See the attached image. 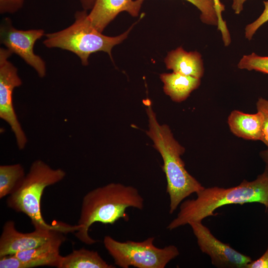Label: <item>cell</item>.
<instances>
[{
	"mask_svg": "<svg viewBox=\"0 0 268 268\" xmlns=\"http://www.w3.org/2000/svg\"><path fill=\"white\" fill-rule=\"evenodd\" d=\"M196 194L195 199L181 202L177 216L167 225V229L172 230L192 221H202L225 205L260 203L268 212V172L264 170L254 180H244L235 187H204Z\"/></svg>",
	"mask_w": 268,
	"mask_h": 268,
	"instance_id": "cell-1",
	"label": "cell"
},
{
	"mask_svg": "<svg viewBox=\"0 0 268 268\" xmlns=\"http://www.w3.org/2000/svg\"><path fill=\"white\" fill-rule=\"evenodd\" d=\"M143 207L144 199L133 186L110 183L96 188L83 198L77 223L80 228L75 232V236L85 244H93L97 241L88 233L93 223L113 224L120 219L128 221L127 208L142 210Z\"/></svg>",
	"mask_w": 268,
	"mask_h": 268,
	"instance_id": "cell-2",
	"label": "cell"
},
{
	"mask_svg": "<svg viewBox=\"0 0 268 268\" xmlns=\"http://www.w3.org/2000/svg\"><path fill=\"white\" fill-rule=\"evenodd\" d=\"M146 106L148 118V130L146 133L163 159L162 169L170 200L169 212L172 214L184 200L204 187L186 170L181 158L185 148L175 139L169 126L159 124L150 103H146Z\"/></svg>",
	"mask_w": 268,
	"mask_h": 268,
	"instance_id": "cell-3",
	"label": "cell"
},
{
	"mask_svg": "<svg viewBox=\"0 0 268 268\" xmlns=\"http://www.w3.org/2000/svg\"><path fill=\"white\" fill-rule=\"evenodd\" d=\"M66 175V172L62 169H53L41 160L34 161L20 185L8 196L7 206L26 214L35 229L55 230L66 234L75 232L80 229L79 225H72L63 222L49 224L41 211V201L45 189L60 182Z\"/></svg>",
	"mask_w": 268,
	"mask_h": 268,
	"instance_id": "cell-4",
	"label": "cell"
},
{
	"mask_svg": "<svg viewBox=\"0 0 268 268\" xmlns=\"http://www.w3.org/2000/svg\"><path fill=\"white\" fill-rule=\"evenodd\" d=\"M133 26L118 36H105L92 25L84 10L76 13L74 22L67 28L46 34L43 43L48 48H59L73 53L83 66H87L90 55L96 52H106L112 59V48L127 38Z\"/></svg>",
	"mask_w": 268,
	"mask_h": 268,
	"instance_id": "cell-5",
	"label": "cell"
},
{
	"mask_svg": "<svg viewBox=\"0 0 268 268\" xmlns=\"http://www.w3.org/2000/svg\"><path fill=\"white\" fill-rule=\"evenodd\" d=\"M154 240L151 237L140 242H121L106 235L103 244L115 264L120 268H164L180 252L173 245L158 248L154 244Z\"/></svg>",
	"mask_w": 268,
	"mask_h": 268,
	"instance_id": "cell-6",
	"label": "cell"
},
{
	"mask_svg": "<svg viewBox=\"0 0 268 268\" xmlns=\"http://www.w3.org/2000/svg\"><path fill=\"white\" fill-rule=\"evenodd\" d=\"M12 53L8 49H0V118L10 127L18 148L22 150L27 143V138L18 121L13 104L15 88L22 82L17 68L8 61Z\"/></svg>",
	"mask_w": 268,
	"mask_h": 268,
	"instance_id": "cell-7",
	"label": "cell"
},
{
	"mask_svg": "<svg viewBox=\"0 0 268 268\" xmlns=\"http://www.w3.org/2000/svg\"><path fill=\"white\" fill-rule=\"evenodd\" d=\"M189 225L200 249L209 257L213 266L220 268H246L252 261L250 257L218 240L202 221H192Z\"/></svg>",
	"mask_w": 268,
	"mask_h": 268,
	"instance_id": "cell-8",
	"label": "cell"
},
{
	"mask_svg": "<svg viewBox=\"0 0 268 268\" xmlns=\"http://www.w3.org/2000/svg\"><path fill=\"white\" fill-rule=\"evenodd\" d=\"M0 34L1 43L7 49L32 67L39 77L46 75L45 62L34 52L35 42L44 35L43 29L18 30L12 26L9 19L6 18L0 26Z\"/></svg>",
	"mask_w": 268,
	"mask_h": 268,
	"instance_id": "cell-9",
	"label": "cell"
},
{
	"mask_svg": "<svg viewBox=\"0 0 268 268\" xmlns=\"http://www.w3.org/2000/svg\"><path fill=\"white\" fill-rule=\"evenodd\" d=\"M58 232L35 229L30 233H21L16 230L13 221H7L3 225L0 237V257L35 248Z\"/></svg>",
	"mask_w": 268,
	"mask_h": 268,
	"instance_id": "cell-10",
	"label": "cell"
},
{
	"mask_svg": "<svg viewBox=\"0 0 268 268\" xmlns=\"http://www.w3.org/2000/svg\"><path fill=\"white\" fill-rule=\"evenodd\" d=\"M144 0H96L88 18L92 25L102 32L121 12L137 16Z\"/></svg>",
	"mask_w": 268,
	"mask_h": 268,
	"instance_id": "cell-11",
	"label": "cell"
},
{
	"mask_svg": "<svg viewBox=\"0 0 268 268\" xmlns=\"http://www.w3.org/2000/svg\"><path fill=\"white\" fill-rule=\"evenodd\" d=\"M66 234L58 232L42 244L15 255L24 263L26 268L49 266L59 268L63 256L60 249L65 241Z\"/></svg>",
	"mask_w": 268,
	"mask_h": 268,
	"instance_id": "cell-12",
	"label": "cell"
},
{
	"mask_svg": "<svg viewBox=\"0 0 268 268\" xmlns=\"http://www.w3.org/2000/svg\"><path fill=\"white\" fill-rule=\"evenodd\" d=\"M227 122L230 131L236 136L247 140L261 141L264 117L260 112L248 114L233 110Z\"/></svg>",
	"mask_w": 268,
	"mask_h": 268,
	"instance_id": "cell-13",
	"label": "cell"
},
{
	"mask_svg": "<svg viewBox=\"0 0 268 268\" xmlns=\"http://www.w3.org/2000/svg\"><path fill=\"white\" fill-rule=\"evenodd\" d=\"M168 69L173 72L201 78L204 68L201 55L197 51L187 52L182 47L170 52L165 59Z\"/></svg>",
	"mask_w": 268,
	"mask_h": 268,
	"instance_id": "cell-14",
	"label": "cell"
},
{
	"mask_svg": "<svg viewBox=\"0 0 268 268\" xmlns=\"http://www.w3.org/2000/svg\"><path fill=\"white\" fill-rule=\"evenodd\" d=\"M160 79L165 94L176 102L185 100L201 84V78L174 72L161 74Z\"/></svg>",
	"mask_w": 268,
	"mask_h": 268,
	"instance_id": "cell-15",
	"label": "cell"
},
{
	"mask_svg": "<svg viewBox=\"0 0 268 268\" xmlns=\"http://www.w3.org/2000/svg\"><path fill=\"white\" fill-rule=\"evenodd\" d=\"M100 256L97 251L85 248L74 250L63 256L59 268H114Z\"/></svg>",
	"mask_w": 268,
	"mask_h": 268,
	"instance_id": "cell-16",
	"label": "cell"
},
{
	"mask_svg": "<svg viewBox=\"0 0 268 268\" xmlns=\"http://www.w3.org/2000/svg\"><path fill=\"white\" fill-rule=\"evenodd\" d=\"M20 163L0 166V199L11 195L25 176Z\"/></svg>",
	"mask_w": 268,
	"mask_h": 268,
	"instance_id": "cell-17",
	"label": "cell"
},
{
	"mask_svg": "<svg viewBox=\"0 0 268 268\" xmlns=\"http://www.w3.org/2000/svg\"><path fill=\"white\" fill-rule=\"evenodd\" d=\"M240 69L255 70L268 74V57L260 56L254 53L244 55L238 64Z\"/></svg>",
	"mask_w": 268,
	"mask_h": 268,
	"instance_id": "cell-18",
	"label": "cell"
},
{
	"mask_svg": "<svg viewBox=\"0 0 268 268\" xmlns=\"http://www.w3.org/2000/svg\"><path fill=\"white\" fill-rule=\"evenodd\" d=\"M195 5L201 12L200 18L205 24L217 25L218 19L213 0H186Z\"/></svg>",
	"mask_w": 268,
	"mask_h": 268,
	"instance_id": "cell-19",
	"label": "cell"
},
{
	"mask_svg": "<svg viewBox=\"0 0 268 268\" xmlns=\"http://www.w3.org/2000/svg\"><path fill=\"white\" fill-rule=\"evenodd\" d=\"M257 111L260 112L264 117L262 141L268 147V100L259 98L256 103Z\"/></svg>",
	"mask_w": 268,
	"mask_h": 268,
	"instance_id": "cell-20",
	"label": "cell"
},
{
	"mask_svg": "<svg viewBox=\"0 0 268 268\" xmlns=\"http://www.w3.org/2000/svg\"><path fill=\"white\" fill-rule=\"evenodd\" d=\"M213 0L218 19V30H220L221 32L222 39L225 46H227L231 42V39L226 22L223 20L222 17V12L224 10V6L221 3L219 0Z\"/></svg>",
	"mask_w": 268,
	"mask_h": 268,
	"instance_id": "cell-21",
	"label": "cell"
},
{
	"mask_svg": "<svg viewBox=\"0 0 268 268\" xmlns=\"http://www.w3.org/2000/svg\"><path fill=\"white\" fill-rule=\"evenodd\" d=\"M265 9L262 14L255 21L248 24L245 28V37L250 40L256 31L268 21V1H264Z\"/></svg>",
	"mask_w": 268,
	"mask_h": 268,
	"instance_id": "cell-22",
	"label": "cell"
},
{
	"mask_svg": "<svg viewBox=\"0 0 268 268\" xmlns=\"http://www.w3.org/2000/svg\"><path fill=\"white\" fill-rule=\"evenodd\" d=\"M0 268H26L24 263L15 254L0 257Z\"/></svg>",
	"mask_w": 268,
	"mask_h": 268,
	"instance_id": "cell-23",
	"label": "cell"
},
{
	"mask_svg": "<svg viewBox=\"0 0 268 268\" xmlns=\"http://www.w3.org/2000/svg\"><path fill=\"white\" fill-rule=\"evenodd\" d=\"M24 0H0V13H13L23 5Z\"/></svg>",
	"mask_w": 268,
	"mask_h": 268,
	"instance_id": "cell-24",
	"label": "cell"
},
{
	"mask_svg": "<svg viewBox=\"0 0 268 268\" xmlns=\"http://www.w3.org/2000/svg\"><path fill=\"white\" fill-rule=\"evenodd\" d=\"M246 268H268V246L261 257L256 260L252 261Z\"/></svg>",
	"mask_w": 268,
	"mask_h": 268,
	"instance_id": "cell-25",
	"label": "cell"
},
{
	"mask_svg": "<svg viewBox=\"0 0 268 268\" xmlns=\"http://www.w3.org/2000/svg\"><path fill=\"white\" fill-rule=\"evenodd\" d=\"M247 0H233L232 8L236 14H239L243 10L244 2Z\"/></svg>",
	"mask_w": 268,
	"mask_h": 268,
	"instance_id": "cell-26",
	"label": "cell"
},
{
	"mask_svg": "<svg viewBox=\"0 0 268 268\" xmlns=\"http://www.w3.org/2000/svg\"><path fill=\"white\" fill-rule=\"evenodd\" d=\"M260 155L265 164V170L268 172V147L261 151Z\"/></svg>",
	"mask_w": 268,
	"mask_h": 268,
	"instance_id": "cell-27",
	"label": "cell"
},
{
	"mask_svg": "<svg viewBox=\"0 0 268 268\" xmlns=\"http://www.w3.org/2000/svg\"><path fill=\"white\" fill-rule=\"evenodd\" d=\"M85 9L92 8L96 0H79Z\"/></svg>",
	"mask_w": 268,
	"mask_h": 268,
	"instance_id": "cell-28",
	"label": "cell"
}]
</instances>
